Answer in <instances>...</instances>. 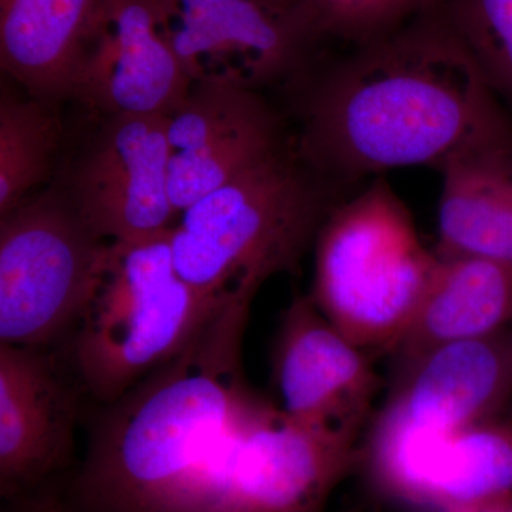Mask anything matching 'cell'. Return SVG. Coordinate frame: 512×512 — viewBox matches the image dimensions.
Segmentation results:
<instances>
[{
	"mask_svg": "<svg viewBox=\"0 0 512 512\" xmlns=\"http://www.w3.org/2000/svg\"><path fill=\"white\" fill-rule=\"evenodd\" d=\"M299 156L326 181L406 167L440 170L485 138L512 133L443 10L353 47L299 100Z\"/></svg>",
	"mask_w": 512,
	"mask_h": 512,
	"instance_id": "obj_1",
	"label": "cell"
},
{
	"mask_svg": "<svg viewBox=\"0 0 512 512\" xmlns=\"http://www.w3.org/2000/svg\"><path fill=\"white\" fill-rule=\"evenodd\" d=\"M252 296L218 309L173 360L101 404L64 503L76 512H175L252 390L242 342Z\"/></svg>",
	"mask_w": 512,
	"mask_h": 512,
	"instance_id": "obj_2",
	"label": "cell"
},
{
	"mask_svg": "<svg viewBox=\"0 0 512 512\" xmlns=\"http://www.w3.org/2000/svg\"><path fill=\"white\" fill-rule=\"evenodd\" d=\"M333 208L325 178L284 146L181 212L175 269L212 301L255 298L272 276L296 271Z\"/></svg>",
	"mask_w": 512,
	"mask_h": 512,
	"instance_id": "obj_3",
	"label": "cell"
},
{
	"mask_svg": "<svg viewBox=\"0 0 512 512\" xmlns=\"http://www.w3.org/2000/svg\"><path fill=\"white\" fill-rule=\"evenodd\" d=\"M171 229L107 248L99 282L70 342L74 377L94 402H114L180 355L227 303L201 295L178 275Z\"/></svg>",
	"mask_w": 512,
	"mask_h": 512,
	"instance_id": "obj_4",
	"label": "cell"
},
{
	"mask_svg": "<svg viewBox=\"0 0 512 512\" xmlns=\"http://www.w3.org/2000/svg\"><path fill=\"white\" fill-rule=\"evenodd\" d=\"M412 214L377 178L333 208L315 239L311 298L360 348L394 349L412 325L439 268Z\"/></svg>",
	"mask_w": 512,
	"mask_h": 512,
	"instance_id": "obj_5",
	"label": "cell"
},
{
	"mask_svg": "<svg viewBox=\"0 0 512 512\" xmlns=\"http://www.w3.org/2000/svg\"><path fill=\"white\" fill-rule=\"evenodd\" d=\"M363 451L249 394L202 464L185 512H323Z\"/></svg>",
	"mask_w": 512,
	"mask_h": 512,
	"instance_id": "obj_6",
	"label": "cell"
},
{
	"mask_svg": "<svg viewBox=\"0 0 512 512\" xmlns=\"http://www.w3.org/2000/svg\"><path fill=\"white\" fill-rule=\"evenodd\" d=\"M109 244L56 190L0 218V343L52 349L72 338Z\"/></svg>",
	"mask_w": 512,
	"mask_h": 512,
	"instance_id": "obj_7",
	"label": "cell"
},
{
	"mask_svg": "<svg viewBox=\"0 0 512 512\" xmlns=\"http://www.w3.org/2000/svg\"><path fill=\"white\" fill-rule=\"evenodd\" d=\"M80 393L52 349L0 343L3 512H36L64 501L74 476Z\"/></svg>",
	"mask_w": 512,
	"mask_h": 512,
	"instance_id": "obj_8",
	"label": "cell"
},
{
	"mask_svg": "<svg viewBox=\"0 0 512 512\" xmlns=\"http://www.w3.org/2000/svg\"><path fill=\"white\" fill-rule=\"evenodd\" d=\"M158 23L192 83L256 90L298 79L315 43L254 0H157Z\"/></svg>",
	"mask_w": 512,
	"mask_h": 512,
	"instance_id": "obj_9",
	"label": "cell"
},
{
	"mask_svg": "<svg viewBox=\"0 0 512 512\" xmlns=\"http://www.w3.org/2000/svg\"><path fill=\"white\" fill-rule=\"evenodd\" d=\"M167 117H106L64 194L107 242H140L174 227Z\"/></svg>",
	"mask_w": 512,
	"mask_h": 512,
	"instance_id": "obj_10",
	"label": "cell"
},
{
	"mask_svg": "<svg viewBox=\"0 0 512 512\" xmlns=\"http://www.w3.org/2000/svg\"><path fill=\"white\" fill-rule=\"evenodd\" d=\"M271 363L282 412L357 443L379 379L366 350L329 322L311 296H295L282 313Z\"/></svg>",
	"mask_w": 512,
	"mask_h": 512,
	"instance_id": "obj_11",
	"label": "cell"
},
{
	"mask_svg": "<svg viewBox=\"0 0 512 512\" xmlns=\"http://www.w3.org/2000/svg\"><path fill=\"white\" fill-rule=\"evenodd\" d=\"M383 493L443 512L512 493V424L494 419L450 433H370L363 451Z\"/></svg>",
	"mask_w": 512,
	"mask_h": 512,
	"instance_id": "obj_12",
	"label": "cell"
},
{
	"mask_svg": "<svg viewBox=\"0 0 512 512\" xmlns=\"http://www.w3.org/2000/svg\"><path fill=\"white\" fill-rule=\"evenodd\" d=\"M191 87L161 32L157 0H103L83 43L72 99L104 117H168Z\"/></svg>",
	"mask_w": 512,
	"mask_h": 512,
	"instance_id": "obj_13",
	"label": "cell"
},
{
	"mask_svg": "<svg viewBox=\"0 0 512 512\" xmlns=\"http://www.w3.org/2000/svg\"><path fill=\"white\" fill-rule=\"evenodd\" d=\"M170 197L177 214L286 146L278 114L256 90L192 83L167 117Z\"/></svg>",
	"mask_w": 512,
	"mask_h": 512,
	"instance_id": "obj_14",
	"label": "cell"
},
{
	"mask_svg": "<svg viewBox=\"0 0 512 512\" xmlns=\"http://www.w3.org/2000/svg\"><path fill=\"white\" fill-rule=\"evenodd\" d=\"M512 400V328L431 350L400 370L373 430L450 433L497 419Z\"/></svg>",
	"mask_w": 512,
	"mask_h": 512,
	"instance_id": "obj_15",
	"label": "cell"
},
{
	"mask_svg": "<svg viewBox=\"0 0 512 512\" xmlns=\"http://www.w3.org/2000/svg\"><path fill=\"white\" fill-rule=\"evenodd\" d=\"M440 171L437 254L512 266V133L463 148Z\"/></svg>",
	"mask_w": 512,
	"mask_h": 512,
	"instance_id": "obj_16",
	"label": "cell"
},
{
	"mask_svg": "<svg viewBox=\"0 0 512 512\" xmlns=\"http://www.w3.org/2000/svg\"><path fill=\"white\" fill-rule=\"evenodd\" d=\"M508 328H512V266L471 256H440L419 312L393 350L403 370L440 346Z\"/></svg>",
	"mask_w": 512,
	"mask_h": 512,
	"instance_id": "obj_17",
	"label": "cell"
},
{
	"mask_svg": "<svg viewBox=\"0 0 512 512\" xmlns=\"http://www.w3.org/2000/svg\"><path fill=\"white\" fill-rule=\"evenodd\" d=\"M103 0H0V66L30 96H72L87 33Z\"/></svg>",
	"mask_w": 512,
	"mask_h": 512,
	"instance_id": "obj_18",
	"label": "cell"
},
{
	"mask_svg": "<svg viewBox=\"0 0 512 512\" xmlns=\"http://www.w3.org/2000/svg\"><path fill=\"white\" fill-rule=\"evenodd\" d=\"M62 123L52 101L0 99V218L28 200L52 174Z\"/></svg>",
	"mask_w": 512,
	"mask_h": 512,
	"instance_id": "obj_19",
	"label": "cell"
},
{
	"mask_svg": "<svg viewBox=\"0 0 512 512\" xmlns=\"http://www.w3.org/2000/svg\"><path fill=\"white\" fill-rule=\"evenodd\" d=\"M444 0H291V18L315 45L359 47L443 8Z\"/></svg>",
	"mask_w": 512,
	"mask_h": 512,
	"instance_id": "obj_20",
	"label": "cell"
},
{
	"mask_svg": "<svg viewBox=\"0 0 512 512\" xmlns=\"http://www.w3.org/2000/svg\"><path fill=\"white\" fill-rule=\"evenodd\" d=\"M441 10L495 97L512 109V0H444Z\"/></svg>",
	"mask_w": 512,
	"mask_h": 512,
	"instance_id": "obj_21",
	"label": "cell"
},
{
	"mask_svg": "<svg viewBox=\"0 0 512 512\" xmlns=\"http://www.w3.org/2000/svg\"><path fill=\"white\" fill-rule=\"evenodd\" d=\"M450 512H512V493Z\"/></svg>",
	"mask_w": 512,
	"mask_h": 512,
	"instance_id": "obj_22",
	"label": "cell"
},
{
	"mask_svg": "<svg viewBox=\"0 0 512 512\" xmlns=\"http://www.w3.org/2000/svg\"><path fill=\"white\" fill-rule=\"evenodd\" d=\"M254 2L275 15L291 18V0H254Z\"/></svg>",
	"mask_w": 512,
	"mask_h": 512,
	"instance_id": "obj_23",
	"label": "cell"
},
{
	"mask_svg": "<svg viewBox=\"0 0 512 512\" xmlns=\"http://www.w3.org/2000/svg\"><path fill=\"white\" fill-rule=\"evenodd\" d=\"M36 512H76L72 510V508L69 507L64 501L62 503H57L50 505V507L43 508V510L36 511Z\"/></svg>",
	"mask_w": 512,
	"mask_h": 512,
	"instance_id": "obj_24",
	"label": "cell"
},
{
	"mask_svg": "<svg viewBox=\"0 0 512 512\" xmlns=\"http://www.w3.org/2000/svg\"><path fill=\"white\" fill-rule=\"evenodd\" d=\"M345 512H372V511H369V510H365V508H352V510H348V511H345Z\"/></svg>",
	"mask_w": 512,
	"mask_h": 512,
	"instance_id": "obj_25",
	"label": "cell"
}]
</instances>
